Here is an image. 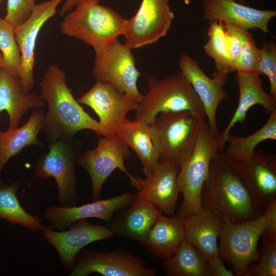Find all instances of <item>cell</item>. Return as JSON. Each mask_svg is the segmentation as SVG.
Returning a JSON list of instances; mask_svg holds the SVG:
<instances>
[{
    "label": "cell",
    "mask_w": 276,
    "mask_h": 276,
    "mask_svg": "<svg viewBox=\"0 0 276 276\" xmlns=\"http://www.w3.org/2000/svg\"><path fill=\"white\" fill-rule=\"evenodd\" d=\"M65 78V73L58 65L52 64L39 83L40 96L48 105L41 130L45 134L49 144L73 138L78 131L84 129L100 135L99 122L74 98Z\"/></svg>",
    "instance_id": "obj_1"
},
{
    "label": "cell",
    "mask_w": 276,
    "mask_h": 276,
    "mask_svg": "<svg viewBox=\"0 0 276 276\" xmlns=\"http://www.w3.org/2000/svg\"><path fill=\"white\" fill-rule=\"evenodd\" d=\"M201 206L224 222L240 223L255 219L260 214L234 165L224 153L217 152L212 159L201 193Z\"/></svg>",
    "instance_id": "obj_2"
},
{
    "label": "cell",
    "mask_w": 276,
    "mask_h": 276,
    "mask_svg": "<svg viewBox=\"0 0 276 276\" xmlns=\"http://www.w3.org/2000/svg\"><path fill=\"white\" fill-rule=\"evenodd\" d=\"M75 10L66 13L60 26L62 33L91 46L96 58L124 34L126 19L112 9L97 2L78 3Z\"/></svg>",
    "instance_id": "obj_3"
},
{
    "label": "cell",
    "mask_w": 276,
    "mask_h": 276,
    "mask_svg": "<svg viewBox=\"0 0 276 276\" xmlns=\"http://www.w3.org/2000/svg\"><path fill=\"white\" fill-rule=\"evenodd\" d=\"M204 118L189 110L159 113L149 124L159 163L170 164L179 169L191 154Z\"/></svg>",
    "instance_id": "obj_4"
},
{
    "label": "cell",
    "mask_w": 276,
    "mask_h": 276,
    "mask_svg": "<svg viewBox=\"0 0 276 276\" xmlns=\"http://www.w3.org/2000/svg\"><path fill=\"white\" fill-rule=\"evenodd\" d=\"M147 79L148 90L137 103L135 120L150 124L161 112L183 110L205 116L201 100L181 72L160 79L152 76Z\"/></svg>",
    "instance_id": "obj_5"
},
{
    "label": "cell",
    "mask_w": 276,
    "mask_h": 276,
    "mask_svg": "<svg viewBox=\"0 0 276 276\" xmlns=\"http://www.w3.org/2000/svg\"><path fill=\"white\" fill-rule=\"evenodd\" d=\"M218 152L216 140L210 131L208 123L202 125L194 148L180 166L177 176L182 203L178 213L187 217L202 208L201 193L208 176L211 162Z\"/></svg>",
    "instance_id": "obj_6"
},
{
    "label": "cell",
    "mask_w": 276,
    "mask_h": 276,
    "mask_svg": "<svg viewBox=\"0 0 276 276\" xmlns=\"http://www.w3.org/2000/svg\"><path fill=\"white\" fill-rule=\"evenodd\" d=\"M49 151L38 159L35 177H53L58 186L57 202L61 206L77 205L78 195L75 165L79 155L78 143L73 138L49 144Z\"/></svg>",
    "instance_id": "obj_7"
},
{
    "label": "cell",
    "mask_w": 276,
    "mask_h": 276,
    "mask_svg": "<svg viewBox=\"0 0 276 276\" xmlns=\"http://www.w3.org/2000/svg\"><path fill=\"white\" fill-rule=\"evenodd\" d=\"M265 225L262 215L240 223L224 222L219 237V256L232 265L235 275L245 276L250 264L259 260L258 242Z\"/></svg>",
    "instance_id": "obj_8"
},
{
    "label": "cell",
    "mask_w": 276,
    "mask_h": 276,
    "mask_svg": "<svg viewBox=\"0 0 276 276\" xmlns=\"http://www.w3.org/2000/svg\"><path fill=\"white\" fill-rule=\"evenodd\" d=\"M130 156L128 147L123 145L116 135L109 137L101 136L95 149L79 154L76 164L89 175L93 201L99 199L105 181L116 169L124 172L130 179L131 185L139 190L142 179L132 176L124 165V159Z\"/></svg>",
    "instance_id": "obj_9"
},
{
    "label": "cell",
    "mask_w": 276,
    "mask_h": 276,
    "mask_svg": "<svg viewBox=\"0 0 276 276\" xmlns=\"http://www.w3.org/2000/svg\"><path fill=\"white\" fill-rule=\"evenodd\" d=\"M143 259L123 249L110 252L81 250L75 258L69 276H88L96 272L104 276H154Z\"/></svg>",
    "instance_id": "obj_10"
},
{
    "label": "cell",
    "mask_w": 276,
    "mask_h": 276,
    "mask_svg": "<svg viewBox=\"0 0 276 276\" xmlns=\"http://www.w3.org/2000/svg\"><path fill=\"white\" fill-rule=\"evenodd\" d=\"M77 100L90 107L98 115L99 136L104 137L115 135L118 128L127 119L128 112L135 110L138 103L132 97L100 81H96Z\"/></svg>",
    "instance_id": "obj_11"
},
{
    "label": "cell",
    "mask_w": 276,
    "mask_h": 276,
    "mask_svg": "<svg viewBox=\"0 0 276 276\" xmlns=\"http://www.w3.org/2000/svg\"><path fill=\"white\" fill-rule=\"evenodd\" d=\"M140 75L131 49L118 39L95 60L93 75L96 81L108 83L138 102L142 97L136 85Z\"/></svg>",
    "instance_id": "obj_12"
},
{
    "label": "cell",
    "mask_w": 276,
    "mask_h": 276,
    "mask_svg": "<svg viewBox=\"0 0 276 276\" xmlns=\"http://www.w3.org/2000/svg\"><path fill=\"white\" fill-rule=\"evenodd\" d=\"M232 161L255 208L262 214L276 199V155L255 150L249 159Z\"/></svg>",
    "instance_id": "obj_13"
},
{
    "label": "cell",
    "mask_w": 276,
    "mask_h": 276,
    "mask_svg": "<svg viewBox=\"0 0 276 276\" xmlns=\"http://www.w3.org/2000/svg\"><path fill=\"white\" fill-rule=\"evenodd\" d=\"M173 18L169 0H142L135 15L126 19L124 43L132 50L156 42L166 35Z\"/></svg>",
    "instance_id": "obj_14"
},
{
    "label": "cell",
    "mask_w": 276,
    "mask_h": 276,
    "mask_svg": "<svg viewBox=\"0 0 276 276\" xmlns=\"http://www.w3.org/2000/svg\"><path fill=\"white\" fill-rule=\"evenodd\" d=\"M63 0H49L36 4L30 17L15 27V39L21 56L18 78L25 93H28L35 85L36 41L44 24L56 13V8Z\"/></svg>",
    "instance_id": "obj_15"
},
{
    "label": "cell",
    "mask_w": 276,
    "mask_h": 276,
    "mask_svg": "<svg viewBox=\"0 0 276 276\" xmlns=\"http://www.w3.org/2000/svg\"><path fill=\"white\" fill-rule=\"evenodd\" d=\"M68 227V230L58 232L45 226L41 231L45 239L57 251L62 266L67 270L72 269L75 257L84 246L114 235L107 225L91 224L86 219L79 220Z\"/></svg>",
    "instance_id": "obj_16"
},
{
    "label": "cell",
    "mask_w": 276,
    "mask_h": 276,
    "mask_svg": "<svg viewBox=\"0 0 276 276\" xmlns=\"http://www.w3.org/2000/svg\"><path fill=\"white\" fill-rule=\"evenodd\" d=\"M178 65L180 72L201 100L208 118L210 133L216 136L219 132L216 112L220 103L227 98L223 87L227 83L228 75L215 71L213 78H210L202 71L197 62L186 54L180 56Z\"/></svg>",
    "instance_id": "obj_17"
},
{
    "label": "cell",
    "mask_w": 276,
    "mask_h": 276,
    "mask_svg": "<svg viewBox=\"0 0 276 276\" xmlns=\"http://www.w3.org/2000/svg\"><path fill=\"white\" fill-rule=\"evenodd\" d=\"M130 192L108 199L98 200L80 206L64 207L51 205L45 210L44 217L54 230L66 229L74 222L82 219L96 218L108 223L113 214L129 204Z\"/></svg>",
    "instance_id": "obj_18"
},
{
    "label": "cell",
    "mask_w": 276,
    "mask_h": 276,
    "mask_svg": "<svg viewBox=\"0 0 276 276\" xmlns=\"http://www.w3.org/2000/svg\"><path fill=\"white\" fill-rule=\"evenodd\" d=\"M202 13L210 22L221 21L248 30L259 29L269 33L268 24L276 11L259 10L238 3L236 0H202Z\"/></svg>",
    "instance_id": "obj_19"
},
{
    "label": "cell",
    "mask_w": 276,
    "mask_h": 276,
    "mask_svg": "<svg viewBox=\"0 0 276 276\" xmlns=\"http://www.w3.org/2000/svg\"><path fill=\"white\" fill-rule=\"evenodd\" d=\"M260 75L256 72L237 71L236 81L239 90V103L226 127L215 136L218 152L224 149L231 129L236 123H243L252 106L260 104L269 113L276 110V98L265 91Z\"/></svg>",
    "instance_id": "obj_20"
},
{
    "label": "cell",
    "mask_w": 276,
    "mask_h": 276,
    "mask_svg": "<svg viewBox=\"0 0 276 276\" xmlns=\"http://www.w3.org/2000/svg\"><path fill=\"white\" fill-rule=\"evenodd\" d=\"M128 208L120 210L107 225L114 235L134 239L144 245L148 233L162 213L152 202L132 194Z\"/></svg>",
    "instance_id": "obj_21"
},
{
    "label": "cell",
    "mask_w": 276,
    "mask_h": 276,
    "mask_svg": "<svg viewBox=\"0 0 276 276\" xmlns=\"http://www.w3.org/2000/svg\"><path fill=\"white\" fill-rule=\"evenodd\" d=\"M179 169L167 163H159L154 171L142 179L137 194L155 204L167 216L174 214L179 190L177 182Z\"/></svg>",
    "instance_id": "obj_22"
},
{
    "label": "cell",
    "mask_w": 276,
    "mask_h": 276,
    "mask_svg": "<svg viewBox=\"0 0 276 276\" xmlns=\"http://www.w3.org/2000/svg\"><path fill=\"white\" fill-rule=\"evenodd\" d=\"M224 222L210 210L202 207L185 220V240L208 260L219 256L217 238Z\"/></svg>",
    "instance_id": "obj_23"
},
{
    "label": "cell",
    "mask_w": 276,
    "mask_h": 276,
    "mask_svg": "<svg viewBox=\"0 0 276 276\" xmlns=\"http://www.w3.org/2000/svg\"><path fill=\"white\" fill-rule=\"evenodd\" d=\"M44 105L40 95L25 93L19 78L0 67V112L6 110L9 115L8 129L18 127L22 116L28 110L42 109Z\"/></svg>",
    "instance_id": "obj_24"
},
{
    "label": "cell",
    "mask_w": 276,
    "mask_h": 276,
    "mask_svg": "<svg viewBox=\"0 0 276 276\" xmlns=\"http://www.w3.org/2000/svg\"><path fill=\"white\" fill-rule=\"evenodd\" d=\"M185 218L179 213L172 217L160 214L151 227L144 245L153 255L163 260L170 257L185 240Z\"/></svg>",
    "instance_id": "obj_25"
},
{
    "label": "cell",
    "mask_w": 276,
    "mask_h": 276,
    "mask_svg": "<svg viewBox=\"0 0 276 276\" xmlns=\"http://www.w3.org/2000/svg\"><path fill=\"white\" fill-rule=\"evenodd\" d=\"M116 135L123 145L135 152L143 165L145 175H150L159 162L158 153L151 137L149 124L127 119L118 128Z\"/></svg>",
    "instance_id": "obj_26"
},
{
    "label": "cell",
    "mask_w": 276,
    "mask_h": 276,
    "mask_svg": "<svg viewBox=\"0 0 276 276\" xmlns=\"http://www.w3.org/2000/svg\"><path fill=\"white\" fill-rule=\"evenodd\" d=\"M44 112L42 109H33L29 120L22 126L6 131H0V186L2 183L1 173L10 158L26 147L42 145L37 134L41 129Z\"/></svg>",
    "instance_id": "obj_27"
},
{
    "label": "cell",
    "mask_w": 276,
    "mask_h": 276,
    "mask_svg": "<svg viewBox=\"0 0 276 276\" xmlns=\"http://www.w3.org/2000/svg\"><path fill=\"white\" fill-rule=\"evenodd\" d=\"M20 186L19 181L8 185L2 183L0 186V219L33 232L42 231L45 226L42 223L43 219L25 211L17 198L16 192Z\"/></svg>",
    "instance_id": "obj_28"
},
{
    "label": "cell",
    "mask_w": 276,
    "mask_h": 276,
    "mask_svg": "<svg viewBox=\"0 0 276 276\" xmlns=\"http://www.w3.org/2000/svg\"><path fill=\"white\" fill-rule=\"evenodd\" d=\"M206 260L184 240L172 256L164 260L163 268L168 276H207Z\"/></svg>",
    "instance_id": "obj_29"
},
{
    "label": "cell",
    "mask_w": 276,
    "mask_h": 276,
    "mask_svg": "<svg viewBox=\"0 0 276 276\" xmlns=\"http://www.w3.org/2000/svg\"><path fill=\"white\" fill-rule=\"evenodd\" d=\"M265 125L259 130L245 137L229 135L228 147L224 153L232 160L249 159L256 147L267 140H276V110L271 111Z\"/></svg>",
    "instance_id": "obj_30"
},
{
    "label": "cell",
    "mask_w": 276,
    "mask_h": 276,
    "mask_svg": "<svg viewBox=\"0 0 276 276\" xmlns=\"http://www.w3.org/2000/svg\"><path fill=\"white\" fill-rule=\"evenodd\" d=\"M208 35L209 39L204 49L206 54L214 60L216 71L226 75L234 71L228 54L223 23L210 22Z\"/></svg>",
    "instance_id": "obj_31"
},
{
    "label": "cell",
    "mask_w": 276,
    "mask_h": 276,
    "mask_svg": "<svg viewBox=\"0 0 276 276\" xmlns=\"http://www.w3.org/2000/svg\"><path fill=\"white\" fill-rule=\"evenodd\" d=\"M0 51L4 61V68L11 75L18 78L21 56L15 39V27L1 17Z\"/></svg>",
    "instance_id": "obj_32"
},
{
    "label": "cell",
    "mask_w": 276,
    "mask_h": 276,
    "mask_svg": "<svg viewBox=\"0 0 276 276\" xmlns=\"http://www.w3.org/2000/svg\"><path fill=\"white\" fill-rule=\"evenodd\" d=\"M224 24L227 25L236 33L241 41V55L235 66V70L260 74L258 70L259 49L256 45L252 34L248 30L228 24Z\"/></svg>",
    "instance_id": "obj_33"
},
{
    "label": "cell",
    "mask_w": 276,
    "mask_h": 276,
    "mask_svg": "<svg viewBox=\"0 0 276 276\" xmlns=\"http://www.w3.org/2000/svg\"><path fill=\"white\" fill-rule=\"evenodd\" d=\"M261 256L249 266L245 276L276 275V240L262 239Z\"/></svg>",
    "instance_id": "obj_34"
},
{
    "label": "cell",
    "mask_w": 276,
    "mask_h": 276,
    "mask_svg": "<svg viewBox=\"0 0 276 276\" xmlns=\"http://www.w3.org/2000/svg\"><path fill=\"white\" fill-rule=\"evenodd\" d=\"M258 70L260 74L268 77L270 83V93L276 98V44L269 40L259 49Z\"/></svg>",
    "instance_id": "obj_35"
},
{
    "label": "cell",
    "mask_w": 276,
    "mask_h": 276,
    "mask_svg": "<svg viewBox=\"0 0 276 276\" xmlns=\"http://www.w3.org/2000/svg\"><path fill=\"white\" fill-rule=\"evenodd\" d=\"M35 0H7L5 19L16 27L25 22L31 15Z\"/></svg>",
    "instance_id": "obj_36"
},
{
    "label": "cell",
    "mask_w": 276,
    "mask_h": 276,
    "mask_svg": "<svg viewBox=\"0 0 276 276\" xmlns=\"http://www.w3.org/2000/svg\"><path fill=\"white\" fill-rule=\"evenodd\" d=\"M262 215L265 220L261 236L262 239L276 240V199L269 203Z\"/></svg>",
    "instance_id": "obj_37"
},
{
    "label": "cell",
    "mask_w": 276,
    "mask_h": 276,
    "mask_svg": "<svg viewBox=\"0 0 276 276\" xmlns=\"http://www.w3.org/2000/svg\"><path fill=\"white\" fill-rule=\"evenodd\" d=\"M228 54L232 66L235 67L241 55V41L236 33L227 25L224 24Z\"/></svg>",
    "instance_id": "obj_38"
},
{
    "label": "cell",
    "mask_w": 276,
    "mask_h": 276,
    "mask_svg": "<svg viewBox=\"0 0 276 276\" xmlns=\"http://www.w3.org/2000/svg\"><path fill=\"white\" fill-rule=\"evenodd\" d=\"M223 259L216 256L206 260L205 268L207 276H234L233 270L227 269L223 265Z\"/></svg>",
    "instance_id": "obj_39"
},
{
    "label": "cell",
    "mask_w": 276,
    "mask_h": 276,
    "mask_svg": "<svg viewBox=\"0 0 276 276\" xmlns=\"http://www.w3.org/2000/svg\"><path fill=\"white\" fill-rule=\"evenodd\" d=\"M100 0H65L62 6L60 11V15L63 16L73 10L76 5L84 1H94L99 2Z\"/></svg>",
    "instance_id": "obj_40"
},
{
    "label": "cell",
    "mask_w": 276,
    "mask_h": 276,
    "mask_svg": "<svg viewBox=\"0 0 276 276\" xmlns=\"http://www.w3.org/2000/svg\"><path fill=\"white\" fill-rule=\"evenodd\" d=\"M0 67H4V61L3 59V54L0 51Z\"/></svg>",
    "instance_id": "obj_41"
},
{
    "label": "cell",
    "mask_w": 276,
    "mask_h": 276,
    "mask_svg": "<svg viewBox=\"0 0 276 276\" xmlns=\"http://www.w3.org/2000/svg\"><path fill=\"white\" fill-rule=\"evenodd\" d=\"M236 1H237L238 3H239L241 4H242V5H245V4H246V0H236Z\"/></svg>",
    "instance_id": "obj_42"
},
{
    "label": "cell",
    "mask_w": 276,
    "mask_h": 276,
    "mask_svg": "<svg viewBox=\"0 0 276 276\" xmlns=\"http://www.w3.org/2000/svg\"><path fill=\"white\" fill-rule=\"evenodd\" d=\"M4 0H0V5H1V4L2 3V2H3Z\"/></svg>",
    "instance_id": "obj_43"
}]
</instances>
